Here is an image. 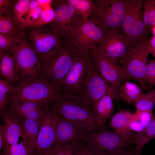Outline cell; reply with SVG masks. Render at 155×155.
<instances>
[{"mask_svg":"<svg viewBox=\"0 0 155 155\" xmlns=\"http://www.w3.org/2000/svg\"><path fill=\"white\" fill-rule=\"evenodd\" d=\"M149 44L150 48V50L155 49V36L150 39Z\"/></svg>","mask_w":155,"mask_h":155,"instance_id":"41","label":"cell"},{"mask_svg":"<svg viewBox=\"0 0 155 155\" xmlns=\"http://www.w3.org/2000/svg\"><path fill=\"white\" fill-rule=\"evenodd\" d=\"M90 52L78 53L69 72L58 85L63 95L82 100L84 83L89 70L93 64Z\"/></svg>","mask_w":155,"mask_h":155,"instance_id":"9","label":"cell"},{"mask_svg":"<svg viewBox=\"0 0 155 155\" xmlns=\"http://www.w3.org/2000/svg\"><path fill=\"white\" fill-rule=\"evenodd\" d=\"M80 147L67 146L56 148L49 155H77Z\"/></svg>","mask_w":155,"mask_h":155,"instance_id":"35","label":"cell"},{"mask_svg":"<svg viewBox=\"0 0 155 155\" xmlns=\"http://www.w3.org/2000/svg\"><path fill=\"white\" fill-rule=\"evenodd\" d=\"M136 155H142L141 152L139 153L136 154Z\"/></svg>","mask_w":155,"mask_h":155,"instance_id":"44","label":"cell"},{"mask_svg":"<svg viewBox=\"0 0 155 155\" xmlns=\"http://www.w3.org/2000/svg\"><path fill=\"white\" fill-rule=\"evenodd\" d=\"M133 144L114 131L89 130L83 146L98 155H119Z\"/></svg>","mask_w":155,"mask_h":155,"instance_id":"6","label":"cell"},{"mask_svg":"<svg viewBox=\"0 0 155 155\" xmlns=\"http://www.w3.org/2000/svg\"><path fill=\"white\" fill-rule=\"evenodd\" d=\"M20 119L26 140L25 144L31 147L34 150L40 129L41 120L21 117Z\"/></svg>","mask_w":155,"mask_h":155,"instance_id":"24","label":"cell"},{"mask_svg":"<svg viewBox=\"0 0 155 155\" xmlns=\"http://www.w3.org/2000/svg\"><path fill=\"white\" fill-rule=\"evenodd\" d=\"M42 10V8L39 5L38 0H31L26 28L33 25L39 18Z\"/></svg>","mask_w":155,"mask_h":155,"instance_id":"33","label":"cell"},{"mask_svg":"<svg viewBox=\"0 0 155 155\" xmlns=\"http://www.w3.org/2000/svg\"><path fill=\"white\" fill-rule=\"evenodd\" d=\"M16 86L9 96L17 102H43L51 105L63 96L59 86L50 83L44 77L33 80L21 79Z\"/></svg>","mask_w":155,"mask_h":155,"instance_id":"1","label":"cell"},{"mask_svg":"<svg viewBox=\"0 0 155 155\" xmlns=\"http://www.w3.org/2000/svg\"><path fill=\"white\" fill-rule=\"evenodd\" d=\"M51 105L58 115L82 125L90 130L99 131L112 129L110 126L100 125L89 107L78 98L63 95L60 100Z\"/></svg>","mask_w":155,"mask_h":155,"instance_id":"2","label":"cell"},{"mask_svg":"<svg viewBox=\"0 0 155 155\" xmlns=\"http://www.w3.org/2000/svg\"><path fill=\"white\" fill-rule=\"evenodd\" d=\"M144 20L148 29L155 25V0H146L144 1Z\"/></svg>","mask_w":155,"mask_h":155,"instance_id":"30","label":"cell"},{"mask_svg":"<svg viewBox=\"0 0 155 155\" xmlns=\"http://www.w3.org/2000/svg\"><path fill=\"white\" fill-rule=\"evenodd\" d=\"M5 141L4 127L0 124V150H2L4 146Z\"/></svg>","mask_w":155,"mask_h":155,"instance_id":"39","label":"cell"},{"mask_svg":"<svg viewBox=\"0 0 155 155\" xmlns=\"http://www.w3.org/2000/svg\"><path fill=\"white\" fill-rule=\"evenodd\" d=\"M150 54H151L154 57L155 59V49H151Z\"/></svg>","mask_w":155,"mask_h":155,"instance_id":"42","label":"cell"},{"mask_svg":"<svg viewBox=\"0 0 155 155\" xmlns=\"http://www.w3.org/2000/svg\"><path fill=\"white\" fill-rule=\"evenodd\" d=\"M132 114L127 110L120 111L111 117L110 126L124 139L134 141L136 133L131 131L129 127V121Z\"/></svg>","mask_w":155,"mask_h":155,"instance_id":"20","label":"cell"},{"mask_svg":"<svg viewBox=\"0 0 155 155\" xmlns=\"http://www.w3.org/2000/svg\"><path fill=\"white\" fill-rule=\"evenodd\" d=\"M4 128L5 141L3 150L18 143L20 137L25 144V137L20 117L6 108L0 115Z\"/></svg>","mask_w":155,"mask_h":155,"instance_id":"19","label":"cell"},{"mask_svg":"<svg viewBox=\"0 0 155 155\" xmlns=\"http://www.w3.org/2000/svg\"><path fill=\"white\" fill-rule=\"evenodd\" d=\"M120 30L106 31L97 44L96 49L100 55L112 62L123 58L135 46L127 37L120 32Z\"/></svg>","mask_w":155,"mask_h":155,"instance_id":"12","label":"cell"},{"mask_svg":"<svg viewBox=\"0 0 155 155\" xmlns=\"http://www.w3.org/2000/svg\"><path fill=\"white\" fill-rule=\"evenodd\" d=\"M106 32L96 22L89 19L80 25L66 41L77 53H89L96 46Z\"/></svg>","mask_w":155,"mask_h":155,"instance_id":"14","label":"cell"},{"mask_svg":"<svg viewBox=\"0 0 155 155\" xmlns=\"http://www.w3.org/2000/svg\"><path fill=\"white\" fill-rule=\"evenodd\" d=\"M55 15L54 10L51 5L43 8L39 18L32 26L51 23L54 19Z\"/></svg>","mask_w":155,"mask_h":155,"instance_id":"34","label":"cell"},{"mask_svg":"<svg viewBox=\"0 0 155 155\" xmlns=\"http://www.w3.org/2000/svg\"><path fill=\"white\" fill-rule=\"evenodd\" d=\"M152 32L154 36H155V25L152 26Z\"/></svg>","mask_w":155,"mask_h":155,"instance_id":"43","label":"cell"},{"mask_svg":"<svg viewBox=\"0 0 155 155\" xmlns=\"http://www.w3.org/2000/svg\"><path fill=\"white\" fill-rule=\"evenodd\" d=\"M55 18L51 23L56 31L68 41L76 28L84 22L78 14L65 0L54 1Z\"/></svg>","mask_w":155,"mask_h":155,"instance_id":"13","label":"cell"},{"mask_svg":"<svg viewBox=\"0 0 155 155\" xmlns=\"http://www.w3.org/2000/svg\"><path fill=\"white\" fill-rule=\"evenodd\" d=\"M135 103L137 111H152L155 103V89L143 93L141 98Z\"/></svg>","mask_w":155,"mask_h":155,"instance_id":"29","label":"cell"},{"mask_svg":"<svg viewBox=\"0 0 155 155\" xmlns=\"http://www.w3.org/2000/svg\"><path fill=\"white\" fill-rule=\"evenodd\" d=\"M78 14L82 17L84 23L87 22L94 7L92 0H66Z\"/></svg>","mask_w":155,"mask_h":155,"instance_id":"27","label":"cell"},{"mask_svg":"<svg viewBox=\"0 0 155 155\" xmlns=\"http://www.w3.org/2000/svg\"><path fill=\"white\" fill-rule=\"evenodd\" d=\"M58 115L55 149L67 146H83L90 130L82 125Z\"/></svg>","mask_w":155,"mask_h":155,"instance_id":"15","label":"cell"},{"mask_svg":"<svg viewBox=\"0 0 155 155\" xmlns=\"http://www.w3.org/2000/svg\"><path fill=\"white\" fill-rule=\"evenodd\" d=\"M145 80L149 85H155V59L150 60L148 63Z\"/></svg>","mask_w":155,"mask_h":155,"instance_id":"36","label":"cell"},{"mask_svg":"<svg viewBox=\"0 0 155 155\" xmlns=\"http://www.w3.org/2000/svg\"><path fill=\"white\" fill-rule=\"evenodd\" d=\"M31 0L16 1L13 8V14L16 18L24 29L26 28L27 20Z\"/></svg>","mask_w":155,"mask_h":155,"instance_id":"28","label":"cell"},{"mask_svg":"<svg viewBox=\"0 0 155 155\" xmlns=\"http://www.w3.org/2000/svg\"><path fill=\"white\" fill-rule=\"evenodd\" d=\"M126 1H94L93 11L89 19L96 22L106 31L120 30L125 16Z\"/></svg>","mask_w":155,"mask_h":155,"instance_id":"8","label":"cell"},{"mask_svg":"<svg viewBox=\"0 0 155 155\" xmlns=\"http://www.w3.org/2000/svg\"><path fill=\"white\" fill-rule=\"evenodd\" d=\"M2 155H36L34 150L23 143H17L3 150Z\"/></svg>","mask_w":155,"mask_h":155,"instance_id":"31","label":"cell"},{"mask_svg":"<svg viewBox=\"0 0 155 155\" xmlns=\"http://www.w3.org/2000/svg\"><path fill=\"white\" fill-rule=\"evenodd\" d=\"M78 53L65 41L61 47L41 61L44 78L58 86L71 69Z\"/></svg>","mask_w":155,"mask_h":155,"instance_id":"3","label":"cell"},{"mask_svg":"<svg viewBox=\"0 0 155 155\" xmlns=\"http://www.w3.org/2000/svg\"><path fill=\"white\" fill-rule=\"evenodd\" d=\"M155 138V117L142 132L136 133L134 144H136L135 148L136 154L141 152L143 147Z\"/></svg>","mask_w":155,"mask_h":155,"instance_id":"26","label":"cell"},{"mask_svg":"<svg viewBox=\"0 0 155 155\" xmlns=\"http://www.w3.org/2000/svg\"><path fill=\"white\" fill-rule=\"evenodd\" d=\"M0 57V76L1 78L13 85L17 84L21 80L15 60L9 51Z\"/></svg>","mask_w":155,"mask_h":155,"instance_id":"21","label":"cell"},{"mask_svg":"<svg viewBox=\"0 0 155 155\" xmlns=\"http://www.w3.org/2000/svg\"><path fill=\"white\" fill-rule=\"evenodd\" d=\"M23 38H19L0 33V57L6 52L9 51Z\"/></svg>","mask_w":155,"mask_h":155,"instance_id":"32","label":"cell"},{"mask_svg":"<svg viewBox=\"0 0 155 155\" xmlns=\"http://www.w3.org/2000/svg\"><path fill=\"white\" fill-rule=\"evenodd\" d=\"M144 0L126 1L125 13L122 29L125 35L135 46L148 36L145 24L142 7Z\"/></svg>","mask_w":155,"mask_h":155,"instance_id":"10","label":"cell"},{"mask_svg":"<svg viewBox=\"0 0 155 155\" xmlns=\"http://www.w3.org/2000/svg\"><path fill=\"white\" fill-rule=\"evenodd\" d=\"M113 99L110 96L106 95L95 102L92 105L93 112L101 125H106L107 120L111 116L114 109Z\"/></svg>","mask_w":155,"mask_h":155,"instance_id":"23","label":"cell"},{"mask_svg":"<svg viewBox=\"0 0 155 155\" xmlns=\"http://www.w3.org/2000/svg\"><path fill=\"white\" fill-rule=\"evenodd\" d=\"M25 31L26 38L40 62L61 47L65 41L51 23L28 26L25 29Z\"/></svg>","mask_w":155,"mask_h":155,"instance_id":"5","label":"cell"},{"mask_svg":"<svg viewBox=\"0 0 155 155\" xmlns=\"http://www.w3.org/2000/svg\"><path fill=\"white\" fill-rule=\"evenodd\" d=\"M90 54L96 69L113 87L119 89L123 80H129L124 69L119 63H113L100 55L96 51V47L92 48Z\"/></svg>","mask_w":155,"mask_h":155,"instance_id":"17","label":"cell"},{"mask_svg":"<svg viewBox=\"0 0 155 155\" xmlns=\"http://www.w3.org/2000/svg\"><path fill=\"white\" fill-rule=\"evenodd\" d=\"M16 1L0 0V14H7L13 13V8Z\"/></svg>","mask_w":155,"mask_h":155,"instance_id":"37","label":"cell"},{"mask_svg":"<svg viewBox=\"0 0 155 155\" xmlns=\"http://www.w3.org/2000/svg\"><path fill=\"white\" fill-rule=\"evenodd\" d=\"M9 52L16 62L21 79L33 80L44 77L39 58L26 36Z\"/></svg>","mask_w":155,"mask_h":155,"instance_id":"7","label":"cell"},{"mask_svg":"<svg viewBox=\"0 0 155 155\" xmlns=\"http://www.w3.org/2000/svg\"><path fill=\"white\" fill-rule=\"evenodd\" d=\"M77 155H98L84 146H80Z\"/></svg>","mask_w":155,"mask_h":155,"instance_id":"38","label":"cell"},{"mask_svg":"<svg viewBox=\"0 0 155 155\" xmlns=\"http://www.w3.org/2000/svg\"><path fill=\"white\" fill-rule=\"evenodd\" d=\"M50 106L46 102H17L11 100L7 108L20 117L41 121L46 115Z\"/></svg>","mask_w":155,"mask_h":155,"instance_id":"18","label":"cell"},{"mask_svg":"<svg viewBox=\"0 0 155 155\" xmlns=\"http://www.w3.org/2000/svg\"><path fill=\"white\" fill-rule=\"evenodd\" d=\"M106 95L110 96L115 100H120L118 89L111 86L102 76L93 63L85 80L82 101L89 107Z\"/></svg>","mask_w":155,"mask_h":155,"instance_id":"11","label":"cell"},{"mask_svg":"<svg viewBox=\"0 0 155 155\" xmlns=\"http://www.w3.org/2000/svg\"><path fill=\"white\" fill-rule=\"evenodd\" d=\"M58 115L50 105L45 116L41 121L40 131L35 152L36 155H49L55 149Z\"/></svg>","mask_w":155,"mask_h":155,"instance_id":"16","label":"cell"},{"mask_svg":"<svg viewBox=\"0 0 155 155\" xmlns=\"http://www.w3.org/2000/svg\"><path fill=\"white\" fill-rule=\"evenodd\" d=\"M119 155H136L135 149H126Z\"/></svg>","mask_w":155,"mask_h":155,"instance_id":"40","label":"cell"},{"mask_svg":"<svg viewBox=\"0 0 155 155\" xmlns=\"http://www.w3.org/2000/svg\"><path fill=\"white\" fill-rule=\"evenodd\" d=\"M0 33L19 38L26 36L25 29L16 18L13 12L0 14Z\"/></svg>","mask_w":155,"mask_h":155,"instance_id":"22","label":"cell"},{"mask_svg":"<svg viewBox=\"0 0 155 155\" xmlns=\"http://www.w3.org/2000/svg\"><path fill=\"white\" fill-rule=\"evenodd\" d=\"M148 36L144 38L123 58L117 61L129 80H134L142 90H150L153 87L147 84L145 79L148 55L150 48Z\"/></svg>","mask_w":155,"mask_h":155,"instance_id":"4","label":"cell"},{"mask_svg":"<svg viewBox=\"0 0 155 155\" xmlns=\"http://www.w3.org/2000/svg\"><path fill=\"white\" fill-rule=\"evenodd\" d=\"M142 90L135 83L126 81L119 88L120 99L128 103H135L143 94Z\"/></svg>","mask_w":155,"mask_h":155,"instance_id":"25","label":"cell"}]
</instances>
